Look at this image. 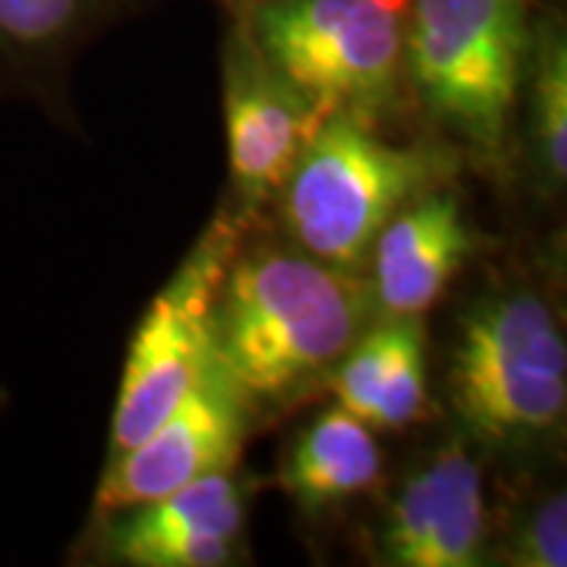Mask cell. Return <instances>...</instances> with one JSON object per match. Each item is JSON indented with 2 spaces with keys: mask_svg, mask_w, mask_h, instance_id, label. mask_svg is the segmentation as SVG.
I'll return each mask as SVG.
<instances>
[{
  "mask_svg": "<svg viewBox=\"0 0 567 567\" xmlns=\"http://www.w3.org/2000/svg\"><path fill=\"white\" fill-rule=\"evenodd\" d=\"M375 316L365 275L322 262L281 234H246L212 309V360L256 416H275L328 391Z\"/></svg>",
  "mask_w": 567,
  "mask_h": 567,
  "instance_id": "6da1fadb",
  "label": "cell"
},
{
  "mask_svg": "<svg viewBox=\"0 0 567 567\" xmlns=\"http://www.w3.org/2000/svg\"><path fill=\"white\" fill-rule=\"evenodd\" d=\"M539 0H410L406 114L495 186L517 177L514 121Z\"/></svg>",
  "mask_w": 567,
  "mask_h": 567,
  "instance_id": "7a4b0ae2",
  "label": "cell"
},
{
  "mask_svg": "<svg viewBox=\"0 0 567 567\" xmlns=\"http://www.w3.org/2000/svg\"><path fill=\"white\" fill-rule=\"evenodd\" d=\"M445 394L483 451L533 454L561 442L567 344L546 287L507 278L466 300L445 350Z\"/></svg>",
  "mask_w": 567,
  "mask_h": 567,
  "instance_id": "3957f363",
  "label": "cell"
},
{
  "mask_svg": "<svg viewBox=\"0 0 567 567\" xmlns=\"http://www.w3.org/2000/svg\"><path fill=\"white\" fill-rule=\"evenodd\" d=\"M461 155L432 136L388 140L385 126L328 114L275 196L278 227L303 252L365 275V259L406 203L457 181Z\"/></svg>",
  "mask_w": 567,
  "mask_h": 567,
  "instance_id": "277c9868",
  "label": "cell"
},
{
  "mask_svg": "<svg viewBox=\"0 0 567 567\" xmlns=\"http://www.w3.org/2000/svg\"><path fill=\"white\" fill-rule=\"evenodd\" d=\"M324 114L385 126L406 114L410 0H215Z\"/></svg>",
  "mask_w": 567,
  "mask_h": 567,
  "instance_id": "5b68a950",
  "label": "cell"
},
{
  "mask_svg": "<svg viewBox=\"0 0 567 567\" xmlns=\"http://www.w3.org/2000/svg\"><path fill=\"white\" fill-rule=\"evenodd\" d=\"M249 227L252 221L224 205L171 281L152 297L126 347L107 461L140 445L212 365V309L224 271Z\"/></svg>",
  "mask_w": 567,
  "mask_h": 567,
  "instance_id": "8992f818",
  "label": "cell"
},
{
  "mask_svg": "<svg viewBox=\"0 0 567 567\" xmlns=\"http://www.w3.org/2000/svg\"><path fill=\"white\" fill-rule=\"evenodd\" d=\"M488 551L486 454L464 429L410 464L369 529L382 567H483Z\"/></svg>",
  "mask_w": 567,
  "mask_h": 567,
  "instance_id": "52a82bcc",
  "label": "cell"
},
{
  "mask_svg": "<svg viewBox=\"0 0 567 567\" xmlns=\"http://www.w3.org/2000/svg\"><path fill=\"white\" fill-rule=\"evenodd\" d=\"M221 99L230 174L227 205L246 221H259L328 114L234 20L224 29Z\"/></svg>",
  "mask_w": 567,
  "mask_h": 567,
  "instance_id": "ba28073f",
  "label": "cell"
},
{
  "mask_svg": "<svg viewBox=\"0 0 567 567\" xmlns=\"http://www.w3.org/2000/svg\"><path fill=\"white\" fill-rule=\"evenodd\" d=\"M252 425L256 410L212 360L199 382L140 445L104 464L92 520L237 466Z\"/></svg>",
  "mask_w": 567,
  "mask_h": 567,
  "instance_id": "9c48e42d",
  "label": "cell"
},
{
  "mask_svg": "<svg viewBox=\"0 0 567 567\" xmlns=\"http://www.w3.org/2000/svg\"><path fill=\"white\" fill-rule=\"evenodd\" d=\"M252 486L237 466L92 520L95 561L126 567H230L249 558Z\"/></svg>",
  "mask_w": 567,
  "mask_h": 567,
  "instance_id": "30bf717a",
  "label": "cell"
},
{
  "mask_svg": "<svg viewBox=\"0 0 567 567\" xmlns=\"http://www.w3.org/2000/svg\"><path fill=\"white\" fill-rule=\"evenodd\" d=\"M486 249L451 183L425 189L379 230L365 259V281L382 316L423 319L451 281Z\"/></svg>",
  "mask_w": 567,
  "mask_h": 567,
  "instance_id": "8fae6325",
  "label": "cell"
},
{
  "mask_svg": "<svg viewBox=\"0 0 567 567\" xmlns=\"http://www.w3.org/2000/svg\"><path fill=\"white\" fill-rule=\"evenodd\" d=\"M145 0H0V99L54 111L73 61Z\"/></svg>",
  "mask_w": 567,
  "mask_h": 567,
  "instance_id": "7c38bea8",
  "label": "cell"
},
{
  "mask_svg": "<svg viewBox=\"0 0 567 567\" xmlns=\"http://www.w3.org/2000/svg\"><path fill=\"white\" fill-rule=\"evenodd\" d=\"M328 391L375 432H404L432 416L425 324L416 316H375L347 350Z\"/></svg>",
  "mask_w": 567,
  "mask_h": 567,
  "instance_id": "4fadbf2b",
  "label": "cell"
},
{
  "mask_svg": "<svg viewBox=\"0 0 567 567\" xmlns=\"http://www.w3.org/2000/svg\"><path fill=\"white\" fill-rule=\"evenodd\" d=\"M514 164L546 203L567 186V17L565 0H539L517 92Z\"/></svg>",
  "mask_w": 567,
  "mask_h": 567,
  "instance_id": "5bb4252c",
  "label": "cell"
},
{
  "mask_svg": "<svg viewBox=\"0 0 567 567\" xmlns=\"http://www.w3.org/2000/svg\"><path fill=\"white\" fill-rule=\"evenodd\" d=\"M385 480V451L375 429L328 406L290 439L278 466V486L303 517H328L375 492Z\"/></svg>",
  "mask_w": 567,
  "mask_h": 567,
  "instance_id": "9a60e30c",
  "label": "cell"
},
{
  "mask_svg": "<svg viewBox=\"0 0 567 567\" xmlns=\"http://www.w3.org/2000/svg\"><path fill=\"white\" fill-rule=\"evenodd\" d=\"M486 565L565 567L567 498L555 483L524 486L507 495V505H488Z\"/></svg>",
  "mask_w": 567,
  "mask_h": 567,
  "instance_id": "2e32d148",
  "label": "cell"
},
{
  "mask_svg": "<svg viewBox=\"0 0 567 567\" xmlns=\"http://www.w3.org/2000/svg\"><path fill=\"white\" fill-rule=\"evenodd\" d=\"M3 404H7V394L0 391V410H3Z\"/></svg>",
  "mask_w": 567,
  "mask_h": 567,
  "instance_id": "e0dca14e",
  "label": "cell"
}]
</instances>
